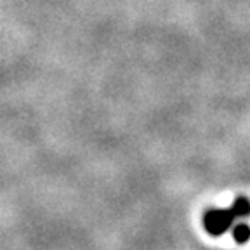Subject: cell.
Wrapping results in <instances>:
<instances>
[{"label": "cell", "mask_w": 250, "mask_h": 250, "mask_svg": "<svg viewBox=\"0 0 250 250\" xmlns=\"http://www.w3.org/2000/svg\"><path fill=\"white\" fill-rule=\"evenodd\" d=\"M250 214V203L245 198H238L233 203L231 210H208L203 215V226L210 234L217 236V234L224 233L234 217H242V215Z\"/></svg>", "instance_id": "obj_1"}, {"label": "cell", "mask_w": 250, "mask_h": 250, "mask_svg": "<svg viewBox=\"0 0 250 250\" xmlns=\"http://www.w3.org/2000/svg\"><path fill=\"white\" fill-rule=\"evenodd\" d=\"M233 236L238 243H245L250 238V228L247 224H238V226L234 228Z\"/></svg>", "instance_id": "obj_2"}]
</instances>
